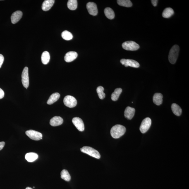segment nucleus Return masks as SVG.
I'll list each match as a JSON object with an SVG mask.
<instances>
[{
	"label": "nucleus",
	"mask_w": 189,
	"mask_h": 189,
	"mask_svg": "<svg viewBox=\"0 0 189 189\" xmlns=\"http://www.w3.org/2000/svg\"><path fill=\"white\" fill-rule=\"evenodd\" d=\"M126 131V128L123 125H116L111 129V135L113 138H118L124 134Z\"/></svg>",
	"instance_id": "nucleus-1"
},
{
	"label": "nucleus",
	"mask_w": 189,
	"mask_h": 189,
	"mask_svg": "<svg viewBox=\"0 0 189 189\" xmlns=\"http://www.w3.org/2000/svg\"><path fill=\"white\" fill-rule=\"evenodd\" d=\"M179 47L178 45L173 46L170 49L169 55H168V59L170 62L171 64H174L176 62L179 54Z\"/></svg>",
	"instance_id": "nucleus-2"
},
{
	"label": "nucleus",
	"mask_w": 189,
	"mask_h": 189,
	"mask_svg": "<svg viewBox=\"0 0 189 189\" xmlns=\"http://www.w3.org/2000/svg\"><path fill=\"white\" fill-rule=\"evenodd\" d=\"M80 149L81 152L84 153L88 154L89 156L97 159L100 158V154L98 151L92 147L85 146L81 148Z\"/></svg>",
	"instance_id": "nucleus-3"
},
{
	"label": "nucleus",
	"mask_w": 189,
	"mask_h": 189,
	"mask_svg": "<svg viewBox=\"0 0 189 189\" xmlns=\"http://www.w3.org/2000/svg\"><path fill=\"white\" fill-rule=\"evenodd\" d=\"M122 46L124 49L127 51L137 50L140 47L138 44L133 41H127L123 43Z\"/></svg>",
	"instance_id": "nucleus-4"
},
{
	"label": "nucleus",
	"mask_w": 189,
	"mask_h": 189,
	"mask_svg": "<svg viewBox=\"0 0 189 189\" xmlns=\"http://www.w3.org/2000/svg\"><path fill=\"white\" fill-rule=\"evenodd\" d=\"M63 103L67 107L73 108L76 106L77 101L74 97L70 95L66 96L63 99Z\"/></svg>",
	"instance_id": "nucleus-5"
},
{
	"label": "nucleus",
	"mask_w": 189,
	"mask_h": 189,
	"mask_svg": "<svg viewBox=\"0 0 189 189\" xmlns=\"http://www.w3.org/2000/svg\"><path fill=\"white\" fill-rule=\"evenodd\" d=\"M26 134L30 139L34 140H39L42 139V133L35 130H27L26 132Z\"/></svg>",
	"instance_id": "nucleus-6"
},
{
	"label": "nucleus",
	"mask_w": 189,
	"mask_h": 189,
	"mask_svg": "<svg viewBox=\"0 0 189 189\" xmlns=\"http://www.w3.org/2000/svg\"><path fill=\"white\" fill-rule=\"evenodd\" d=\"M151 125V120L147 117L142 121L140 127V130L142 133H146L149 130Z\"/></svg>",
	"instance_id": "nucleus-7"
},
{
	"label": "nucleus",
	"mask_w": 189,
	"mask_h": 189,
	"mask_svg": "<svg viewBox=\"0 0 189 189\" xmlns=\"http://www.w3.org/2000/svg\"><path fill=\"white\" fill-rule=\"evenodd\" d=\"M22 82L23 86L27 88L29 86V79L28 76V69L27 67L24 68L22 73Z\"/></svg>",
	"instance_id": "nucleus-8"
},
{
	"label": "nucleus",
	"mask_w": 189,
	"mask_h": 189,
	"mask_svg": "<svg viewBox=\"0 0 189 189\" xmlns=\"http://www.w3.org/2000/svg\"><path fill=\"white\" fill-rule=\"evenodd\" d=\"M120 62L123 65H124L125 67L130 66L137 68L140 66L139 63L133 60L122 59L120 61Z\"/></svg>",
	"instance_id": "nucleus-9"
},
{
	"label": "nucleus",
	"mask_w": 189,
	"mask_h": 189,
	"mask_svg": "<svg viewBox=\"0 0 189 189\" xmlns=\"http://www.w3.org/2000/svg\"><path fill=\"white\" fill-rule=\"evenodd\" d=\"M72 122L80 131H83L85 130V125L81 119L78 117L74 118L72 120Z\"/></svg>",
	"instance_id": "nucleus-10"
},
{
	"label": "nucleus",
	"mask_w": 189,
	"mask_h": 189,
	"mask_svg": "<svg viewBox=\"0 0 189 189\" xmlns=\"http://www.w3.org/2000/svg\"><path fill=\"white\" fill-rule=\"evenodd\" d=\"M87 8L88 13L91 15L95 16L98 13L97 4L93 2H89L87 4Z\"/></svg>",
	"instance_id": "nucleus-11"
},
{
	"label": "nucleus",
	"mask_w": 189,
	"mask_h": 189,
	"mask_svg": "<svg viewBox=\"0 0 189 189\" xmlns=\"http://www.w3.org/2000/svg\"><path fill=\"white\" fill-rule=\"evenodd\" d=\"M78 56V53L76 52L73 51H69L65 55V60L67 63L71 62L76 59Z\"/></svg>",
	"instance_id": "nucleus-12"
},
{
	"label": "nucleus",
	"mask_w": 189,
	"mask_h": 189,
	"mask_svg": "<svg viewBox=\"0 0 189 189\" xmlns=\"http://www.w3.org/2000/svg\"><path fill=\"white\" fill-rule=\"evenodd\" d=\"M135 108L128 106L124 111L125 117L128 120H131L135 115Z\"/></svg>",
	"instance_id": "nucleus-13"
},
{
	"label": "nucleus",
	"mask_w": 189,
	"mask_h": 189,
	"mask_svg": "<svg viewBox=\"0 0 189 189\" xmlns=\"http://www.w3.org/2000/svg\"><path fill=\"white\" fill-rule=\"evenodd\" d=\"M23 13L21 11H17L14 13L11 16L12 23L15 24L18 22L22 18Z\"/></svg>",
	"instance_id": "nucleus-14"
},
{
	"label": "nucleus",
	"mask_w": 189,
	"mask_h": 189,
	"mask_svg": "<svg viewBox=\"0 0 189 189\" xmlns=\"http://www.w3.org/2000/svg\"><path fill=\"white\" fill-rule=\"evenodd\" d=\"M63 122V119L60 117L55 116L50 120V124L53 126H56L61 125Z\"/></svg>",
	"instance_id": "nucleus-15"
},
{
	"label": "nucleus",
	"mask_w": 189,
	"mask_h": 189,
	"mask_svg": "<svg viewBox=\"0 0 189 189\" xmlns=\"http://www.w3.org/2000/svg\"><path fill=\"white\" fill-rule=\"evenodd\" d=\"M54 2V0H46V1H44L42 4V10L45 11H49L52 7Z\"/></svg>",
	"instance_id": "nucleus-16"
},
{
	"label": "nucleus",
	"mask_w": 189,
	"mask_h": 189,
	"mask_svg": "<svg viewBox=\"0 0 189 189\" xmlns=\"http://www.w3.org/2000/svg\"><path fill=\"white\" fill-rule=\"evenodd\" d=\"M163 95L159 93H157L154 94L153 97V102L154 104L157 106L161 105L163 103Z\"/></svg>",
	"instance_id": "nucleus-17"
},
{
	"label": "nucleus",
	"mask_w": 189,
	"mask_h": 189,
	"mask_svg": "<svg viewBox=\"0 0 189 189\" xmlns=\"http://www.w3.org/2000/svg\"><path fill=\"white\" fill-rule=\"evenodd\" d=\"M26 159L29 162H32L36 160L38 158V156L37 154L34 152H30L26 154Z\"/></svg>",
	"instance_id": "nucleus-18"
},
{
	"label": "nucleus",
	"mask_w": 189,
	"mask_h": 189,
	"mask_svg": "<svg viewBox=\"0 0 189 189\" xmlns=\"http://www.w3.org/2000/svg\"><path fill=\"white\" fill-rule=\"evenodd\" d=\"M60 97V94L59 93L56 92L51 94L47 101V104L51 105L54 104L59 99Z\"/></svg>",
	"instance_id": "nucleus-19"
},
{
	"label": "nucleus",
	"mask_w": 189,
	"mask_h": 189,
	"mask_svg": "<svg viewBox=\"0 0 189 189\" xmlns=\"http://www.w3.org/2000/svg\"><path fill=\"white\" fill-rule=\"evenodd\" d=\"M171 109L173 113L177 116L181 115L182 113V109L179 106L176 104L172 105Z\"/></svg>",
	"instance_id": "nucleus-20"
},
{
	"label": "nucleus",
	"mask_w": 189,
	"mask_h": 189,
	"mask_svg": "<svg viewBox=\"0 0 189 189\" xmlns=\"http://www.w3.org/2000/svg\"><path fill=\"white\" fill-rule=\"evenodd\" d=\"M174 11L172 8H165L162 13V16L164 18H168L174 15Z\"/></svg>",
	"instance_id": "nucleus-21"
},
{
	"label": "nucleus",
	"mask_w": 189,
	"mask_h": 189,
	"mask_svg": "<svg viewBox=\"0 0 189 189\" xmlns=\"http://www.w3.org/2000/svg\"><path fill=\"white\" fill-rule=\"evenodd\" d=\"M104 13L106 17L109 19H113L115 18V14L112 9L110 8H106L104 9Z\"/></svg>",
	"instance_id": "nucleus-22"
},
{
	"label": "nucleus",
	"mask_w": 189,
	"mask_h": 189,
	"mask_svg": "<svg viewBox=\"0 0 189 189\" xmlns=\"http://www.w3.org/2000/svg\"><path fill=\"white\" fill-rule=\"evenodd\" d=\"M122 91V90L121 88H118L115 89L114 92L111 94V99L112 100L114 101H117L118 98H119Z\"/></svg>",
	"instance_id": "nucleus-23"
},
{
	"label": "nucleus",
	"mask_w": 189,
	"mask_h": 189,
	"mask_svg": "<svg viewBox=\"0 0 189 189\" xmlns=\"http://www.w3.org/2000/svg\"><path fill=\"white\" fill-rule=\"evenodd\" d=\"M50 58L49 53L47 51H44L42 55L41 59L42 62L44 65H47L49 62Z\"/></svg>",
	"instance_id": "nucleus-24"
},
{
	"label": "nucleus",
	"mask_w": 189,
	"mask_h": 189,
	"mask_svg": "<svg viewBox=\"0 0 189 189\" xmlns=\"http://www.w3.org/2000/svg\"><path fill=\"white\" fill-rule=\"evenodd\" d=\"M67 6L70 10H75L78 7V1L76 0H69L67 3Z\"/></svg>",
	"instance_id": "nucleus-25"
},
{
	"label": "nucleus",
	"mask_w": 189,
	"mask_h": 189,
	"mask_svg": "<svg viewBox=\"0 0 189 189\" xmlns=\"http://www.w3.org/2000/svg\"><path fill=\"white\" fill-rule=\"evenodd\" d=\"M117 3L120 6L127 8L131 7L132 6V3L130 0H118Z\"/></svg>",
	"instance_id": "nucleus-26"
},
{
	"label": "nucleus",
	"mask_w": 189,
	"mask_h": 189,
	"mask_svg": "<svg viewBox=\"0 0 189 189\" xmlns=\"http://www.w3.org/2000/svg\"><path fill=\"white\" fill-rule=\"evenodd\" d=\"M61 177L62 179L67 181H69L71 179L69 173L67 170H63L61 173Z\"/></svg>",
	"instance_id": "nucleus-27"
},
{
	"label": "nucleus",
	"mask_w": 189,
	"mask_h": 189,
	"mask_svg": "<svg viewBox=\"0 0 189 189\" xmlns=\"http://www.w3.org/2000/svg\"><path fill=\"white\" fill-rule=\"evenodd\" d=\"M62 37L63 39L66 40H70L73 39L72 34L67 31H65L61 34Z\"/></svg>",
	"instance_id": "nucleus-28"
},
{
	"label": "nucleus",
	"mask_w": 189,
	"mask_h": 189,
	"mask_svg": "<svg viewBox=\"0 0 189 189\" xmlns=\"http://www.w3.org/2000/svg\"><path fill=\"white\" fill-rule=\"evenodd\" d=\"M97 90L99 98L101 99H104L106 97V94L104 92V88L99 86L97 88Z\"/></svg>",
	"instance_id": "nucleus-29"
},
{
	"label": "nucleus",
	"mask_w": 189,
	"mask_h": 189,
	"mask_svg": "<svg viewBox=\"0 0 189 189\" xmlns=\"http://www.w3.org/2000/svg\"><path fill=\"white\" fill-rule=\"evenodd\" d=\"M4 57L2 54H0V68L1 67L4 61Z\"/></svg>",
	"instance_id": "nucleus-30"
},
{
	"label": "nucleus",
	"mask_w": 189,
	"mask_h": 189,
	"mask_svg": "<svg viewBox=\"0 0 189 189\" xmlns=\"http://www.w3.org/2000/svg\"><path fill=\"white\" fill-rule=\"evenodd\" d=\"M4 91L0 88V99H2L4 97Z\"/></svg>",
	"instance_id": "nucleus-31"
},
{
	"label": "nucleus",
	"mask_w": 189,
	"mask_h": 189,
	"mask_svg": "<svg viewBox=\"0 0 189 189\" xmlns=\"http://www.w3.org/2000/svg\"><path fill=\"white\" fill-rule=\"evenodd\" d=\"M158 1V0H152V1H151L153 6L154 7L157 6Z\"/></svg>",
	"instance_id": "nucleus-32"
},
{
	"label": "nucleus",
	"mask_w": 189,
	"mask_h": 189,
	"mask_svg": "<svg viewBox=\"0 0 189 189\" xmlns=\"http://www.w3.org/2000/svg\"><path fill=\"white\" fill-rule=\"evenodd\" d=\"M5 142H0V151L4 147Z\"/></svg>",
	"instance_id": "nucleus-33"
},
{
	"label": "nucleus",
	"mask_w": 189,
	"mask_h": 189,
	"mask_svg": "<svg viewBox=\"0 0 189 189\" xmlns=\"http://www.w3.org/2000/svg\"><path fill=\"white\" fill-rule=\"evenodd\" d=\"M25 189H32V188H31V187H26V188Z\"/></svg>",
	"instance_id": "nucleus-34"
}]
</instances>
